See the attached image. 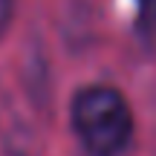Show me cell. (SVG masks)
Masks as SVG:
<instances>
[{"label":"cell","mask_w":156,"mask_h":156,"mask_svg":"<svg viewBox=\"0 0 156 156\" xmlns=\"http://www.w3.org/2000/svg\"><path fill=\"white\" fill-rule=\"evenodd\" d=\"M73 130L93 156H116L133 139V113L119 90L84 87L73 98Z\"/></svg>","instance_id":"obj_1"},{"label":"cell","mask_w":156,"mask_h":156,"mask_svg":"<svg viewBox=\"0 0 156 156\" xmlns=\"http://www.w3.org/2000/svg\"><path fill=\"white\" fill-rule=\"evenodd\" d=\"M136 17L145 35H156V0H136Z\"/></svg>","instance_id":"obj_2"},{"label":"cell","mask_w":156,"mask_h":156,"mask_svg":"<svg viewBox=\"0 0 156 156\" xmlns=\"http://www.w3.org/2000/svg\"><path fill=\"white\" fill-rule=\"evenodd\" d=\"M12 12H15V0H0V38H3L6 26L12 20Z\"/></svg>","instance_id":"obj_3"}]
</instances>
